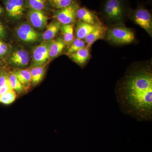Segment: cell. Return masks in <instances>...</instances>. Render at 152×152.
Returning <instances> with one entry per match:
<instances>
[{"label":"cell","instance_id":"6da1fadb","mask_svg":"<svg viewBox=\"0 0 152 152\" xmlns=\"http://www.w3.org/2000/svg\"><path fill=\"white\" fill-rule=\"evenodd\" d=\"M115 94L120 109L124 114L138 121H151V63L131 65L117 83Z\"/></svg>","mask_w":152,"mask_h":152},{"label":"cell","instance_id":"7a4b0ae2","mask_svg":"<svg viewBox=\"0 0 152 152\" xmlns=\"http://www.w3.org/2000/svg\"><path fill=\"white\" fill-rule=\"evenodd\" d=\"M132 9L127 0H104L102 15L104 20L111 26L123 24Z\"/></svg>","mask_w":152,"mask_h":152},{"label":"cell","instance_id":"3957f363","mask_svg":"<svg viewBox=\"0 0 152 152\" xmlns=\"http://www.w3.org/2000/svg\"><path fill=\"white\" fill-rule=\"evenodd\" d=\"M105 39L115 45H126L132 43L135 39L134 31L123 24L112 26L107 28Z\"/></svg>","mask_w":152,"mask_h":152},{"label":"cell","instance_id":"277c9868","mask_svg":"<svg viewBox=\"0 0 152 152\" xmlns=\"http://www.w3.org/2000/svg\"><path fill=\"white\" fill-rule=\"evenodd\" d=\"M129 18L136 24L144 29L150 37H152V17L148 10L141 6L135 10L132 9Z\"/></svg>","mask_w":152,"mask_h":152},{"label":"cell","instance_id":"5b68a950","mask_svg":"<svg viewBox=\"0 0 152 152\" xmlns=\"http://www.w3.org/2000/svg\"><path fill=\"white\" fill-rule=\"evenodd\" d=\"M80 5L77 1L64 8L56 10L53 18L61 24H72L75 22L76 13Z\"/></svg>","mask_w":152,"mask_h":152},{"label":"cell","instance_id":"8992f818","mask_svg":"<svg viewBox=\"0 0 152 152\" xmlns=\"http://www.w3.org/2000/svg\"><path fill=\"white\" fill-rule=\"evenodd\" d=\"M4 4L7 16L11 20H18L24 15L26 0H5Z\"/></svg>","mask_w":152,"mask_h":152},{"label":"cell","instance_id":"52a82bcc","mask_svg":"<svg viewBox=\"0 0 152 152\" xmlns=\"http://www.w3.org/2000/svg\"><path fill=\"white\" fill-rule=\"evenodd\" d=\"M51 41H45L36 47L33 53L34 67L45 65L49 58V48Z\"/></svg>","mask_w":152,"mask_h":152},{"label":"cell","instance_id":"ba28073f","mask_svg":"<svg viewBox=\"0 0 152 152\" xmlns=\"http://www.w3.org/2000/svg\"><path fill=\"white\" fill-rule=\"evenodd\" d=\"M16 32L18 37L25 42H35L39 40L40 37L39 33L31 26L27 23L19 26Z\"/></svg>","mask_w":152,"mask_h":152},{"label":"cell","instance_id":"9c48e42d","mask_svg":"<svg viewBox=\"0 0 152 152\" xmlns=\"http://www.w3.org/2000/svg\"><path fill=\"white\" fill-rule=\"evenodd\" d=\"M27 17L31 25L37 29H43L48 25V18L43 11L29 9Z\"/></svg>","mask_w":152,"mask_h":152},{"label":"cell","instance_id":"30bf717a","mask_svg":"<svg viewBox=\"0 0 152 152\" xmlns=\"http://www.w3.org/2000/svg\"><path fill=\"white\" fill-rule=\"evenodd\" d=\"M107 28H106L100 21L99 22L96 27L84 39L86 46L91 48L96 41L104 39L105 37Z\"/></svg>","mask_w":152,"mask_h":152},{"label":"cell","instance_id":"8fae6325","mask_svg":"<svg viewBox=\"0 0 152 152\" xmlns=\"http://www.w3.org/2000/svg\"><path fill=\"white\" fill-rule=\"evenodd\" d=\"M77 18L81 21L95 25L99 21L97 16L93 11L86 7H80L76 13Z\"/></svg>","mask_w":152,"mask_h":152},{"label":"cell","instance_id":"7c38bea8","mask_svg":"<svg viewBox=\"0 0 152 152\" xmlns=\"http://www.w3.org/2000/svg\"><path fill=\"white\" fill-rule=\"evenodd\" d=\"M30 56L24 50H18L13 52L10 57L11 64L18 66L24 67L28 64Z\"/></svg>","mask_w":152,"mask_h":152},{"label":"cell","instance_id":"4fadbf2b","mask_svg":"<svg viewBox=\"0 0 152 152\" xmlns=\"http://www.w3.org/2000/svg\"><path fill=\"white\" fill-rule=\"evenodd\" d=\"M69 56L76 64L81 66L86 65L90 58L89 48L87 46L81 49Z\"/></svg>","mask_w":152,"mask_h":152},{"label":"cell","instance_id":"5bb4252c","mask_svg":"<svg viewBox=\"0 0 152 152\" xmlns=\"http://www.w3.org/2000/svg\"><path fill=\"white\" fill-rule=\"evenodd\" d=\"M98 23L96 25H92L79 20L75 28V34L77 38L84 39L96 27Z\"/></svg>","mask_w":152,"mask_h":152},{"label":"cell","instance_id":"9a60e30c","mask_svg":"<svg viewBox=\"0 0 152 152\" xmlns=\"http://www.w3.org/2000/svg\"><path fill=\"white\" fill-rule=\"evenodd\" d=\"M66 45L63 39L61 38L52 40L49 48V58L52 59L58 57L64 50Z\"/></svg>","mask_w":152,"mask_h":152},{"label":"cell","instance_id":"2e32d148","mask_svg":"<svg viewBox=\"0 0 152 152\" xmlns=\"http://www.w3.org/2000/svg\"><path fill=\"white\" fill-rule=\"evenodd\" d=\"M61 24L58 21H54L47 25L46 29L42 35L45 41H51L56 36L60 30Z\"/></svg>","mask_w":152,"mask_h":152},{"label":"cell","instance_id":"e0dca14e","mask_svg":"<svg viewBox=\"0 0 152 152\" xmlns=\"http://www.w3.org/2000/svg\"><path fill=\"white\" fill-rule=\"evenodd\" d=\"M60 30L61 32L63 41L66 45H69L74 40V25L61 24Z\"/></svg>","mask_w":152,"mask_h":152},{"label":"cell","instance_id":"ac0fdd59","mask_svg":"<svg viewBox=\"0 0 152 152\" xmlns=\"http://www.w3.org/2000/svg\"><path fill=\"white\" fill-rule=\"evenodd\" d=\"M14 72L24 88L30 86L32 82L29 69L18 70Z\"/></svg>","mask_w":152,"mask_h":152},{"label":"cell","instance_id":"d6986e66","mask_svg":"<svg viewBox=\"0 0 152 152\" xmlns=\"http://www.w3.org/2000/svg\"><path fill=\"white\" fill-rule=\"evenodd\" d=\"M32 83L38 84L42 80L45 75V66L34 67L30 69Z\"/></svg>","mask_w":152,"mask_h":152},{"label":"cell","instance_id":"ffe728a7","mask_svg":"<svg viewBox=\"0 0 152 152\" xmlns=\"http://www.w3.org/2000/svg\"><path fill=\"white\" fill-rule=\"evenodd\" d=\"M26 7L31 10L44 11L48 8L47 0H26Z\"/></svg>","mask_w":152,"mask_h":152},{"label":"cell","instance_id":"44dd1931","mask_svg":"<svg viewBox=\"0 0 152 152\" xmlns=\"http://www.w3.org/2000/svg\"><path fill=\"white\" fill-rule=\"evenodd\" d=\"M86 46V45L84 40L77 38L74 39L72 43L69 45L67 50L66 54L69 56Z\"/></svg>","mask_w":152,"mask_h":152},{"label":"cell","instance_id":"7402d4cb","mask_svg":"<svg viewBox=\"0 0 152 152\" xmlns=\"http://www.w3.org/2000/svg\"><path fill=\"white\" fill-rule=\"evenodd\" d=\"M49 4L54 8L58 10L66 7L76 2V0H48Z\"/></svg>","mask_w":152,"mask_h":152},{"label":"cell","instance_id":"603a6c76","mask_svg":"<svg viewBox=\"0 0 152 152\" xmlns=\"http://www.w3.org/2000/svg\"><path fill=\"white\" fill-rule=\"evenodd\" d=\"M16 98V93L13 90L1 95L0 102L4 104H10L13 102Z\"/></svg>","mask_w":152,"mask_h":152},{"label":"cell","instance_id":"cb8c5ba5","mask_svg":"<svg viewBox=\"0 0 152 152\" xmlns=\"http://www.w3.org/2000/svg\"><path fill=\"white\" fill-rule=\"evenodd\" d=\"M9 78L11 86L15 91L21 92L23 90L24 88L20 82L19 81L15 72L10 73L9 75Z\"/></svg>","mask_w":152,"mask_h":152},{"label":"cell","instance_id":"d4e9b609","mask_svg":"<svg viewBox=\"0 0 152 152\" xmlns=\"http://www.w3.org/2000/svg\"><path fill=\"white\" fill-rule=\"evenodd\" d=\"M13 90V89L12 88L11 86L10 80H9L7 83L4 86L0 88V96Z\"/></svg>","mask_w":152,"mask_h":152},{"label":"cell","instance_id":"484cf974","mask_svg":"<svg viewBox=\"0 0 152 152\" xmlns=\"http://www.w3.org/2000/svg\"><path fill=\"white\" fill-rule=\"evenodd\" d=\"M9 80V76L5 74H2L0 75V88L4 86Z\"/></svg>","mask_w":152,"mask_h":152},{"label":"cell","instance_id":"4316f807","mask_svg":"<svg viewBox=\"0 0 152 152\" xmlns=\"http://www.w3.org/2000/svg\"><path fill=\"white\" fill-rule=\"evenodd\" d=\"M8 51L7 46L2 41L0 40V52L1 53L3 56H4Z\"/></svg>","mask_w":152,"mask_h":152},{"label":"cell","instance_id":"83f0119b","mask_svg":"<svg viewBox=\"0 0 152 152\" xmlns=\"http://www.w3.org/2000/svg\"><path fill=\"white\" fill-rule=\"evenodd\" d=\"M6 31L5 28L3 24L0 22V39H4L5 38Z\"/></svg>","mask_w":152,"mask_h":152},{"label":"cell","instance_id":"f1b7e54d","mask_svg":"<svg viewBox=\"0 0 152 152\" xmlns=\"http://www.w3.org/2000/svg\"><path fill=\"white\" fill-rule=\"evenodd\" d=\"M3 12H4V9L0 6V15L2 14Z\"/></svg>","mask_w":152,"mask_h":152},{"label":"cell","instance_id":"f546056e","mask_svg":"<svg viewBox=\"0 0 152 152\" xmlns=\"http://www.w3.org/2000/svg\"><path fill=\"white\" fill-rule=\"evenodd\" d=\"M0 66H1V63H0Z\"/></svg>","mask_w":152,"mask_h":152}]
</instances>
